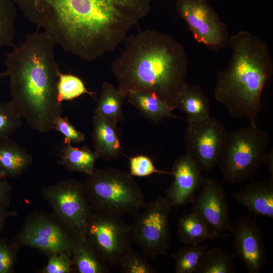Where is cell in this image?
<instances>
[{
  "label": "cell",
  "instance_id": "6da1fadb",
  "mask_svg": "<svg viewBox=\"0 0 273 273\" xmlns=\"http://www.w3.org/2000/svg\"><path fill=\"white\" fill-rule=\"evenodd\" d=\"M55 44L85 61L113 51L151 9L152 0H13Z\"/></svg>",
  "mask_w": 273,
  "mask_h": 273
},
{
  "label": "cell",
  "instance_id": "7a4b0ae2",
  "mask_svg": "<svg viewBox=\"0 0 273 273\" xmlns=\"http://www.w3.org/2000/svg\"><path fill=\"white\" fill-rule=\"evenodd\" d=\"M125 49L112 65L117 89L154 94L173 110L187 84L188 59L183 45L169 34L147 29L127 36Z\"/></svg>",
  "mask_w": 273,
  "mask_h": 273
},
{
  "label": "cell",
  "instance_id": "3957f363",
  "mask_svg": "<svg viewBox=\"0 0 273 273\" xmlns=\"http://www.w3.org/2000/svg\"><path fill=\"white\" fill-rule=\"evenodd\" d=\"M55 45L46 32L36 31L28 34L4 61L5 76L10 78L11 101L28 124L41 132L54 129L55 120L63 113L57 99L61 71Z\"/></svg>",
  "mask_w": 273,
  "mask_h": 273
},
{
  "label": "cell",
  "instance_id": "277c9868",
  "mask_svg": "<svg viewBox=\"0 0 273 273\" xmlns=\"http://www.w3.org/2000/svg\"><path fill=\"white\" fill-rule=\"evenodd\" d=\"M232 50L226 67L217 76L214 97L233 117L256 122L265 85L273 72L267 42L245 30L229 37Z\"/></svg>",
  "mask_w": 273,
  "mask_h": 273
},
{
  "label": "cell",
  "instance_id": "5b68a950",
  "mask_svg": "<svg viewBox=\"0 0 273 273\" xmlns=\"http://www.w3.org/2000/svg\"><path fill=\"white\" fill-rule=\"evenodd\" d=\"M83 186L94 211L121 217L134 215L146 204L143 192L133 176L114 167L96 169Z\"/></svg>",
  "mask_w": 273,
  "mask_h": 273
},
{
  "label": "cell",
  "instance_id": "8992f818",
  "mask_svg": "<svg viewBox=\"0 0 273 273\" xmlns=\"http://www.w3.org/2000/svg\"><path fill=\"white\" fill-rule=\"evenodd\" d=\"M269 140L267 131L256 122L228 132L218 163L225 181L237 184L252 179L264 162Z\"/></svg>",
  "mask_w": 273,
  "mask_h": 273
},
{
  "label": "cell",
  "instance_id": "52a82bcc",
  "mask_svg": "<svg viewBox=\"0 0 273 273\" xmlns=\"http://www.w3.org/2000/svg\"><path fill=\"white\" fill-rule=\"evenodd\" d=\"M13 241L20 247L33 248L48 256L62 253L71 258L76 238L53 213L35 211L27 216Z\"/></svg>",
  "mask_w": 273,
  "mask_h": 273
},
{
  "label": "cell",
  "instance_id": "ba28073f",
  "mask_svg": "<svg viewBox=\"0 0 273 273\" xmlns=\"http://www.w3.org/2000/svg\"><path fill=\"white\" fill-rule=\"evenodd\" d=\"M41 194L53 214L76 238L85 240V229L92 209L83 184L67 179L43 188Z\"/></svg>",
  "mask_w": 273,
  "mask_h": 273
},
{
  "label": "cell",
  "instance_id": "9c48e42d",
  "mask_svg": "<svg viewBox=\"0 0 273 273\" xmlns=\"http://www.w3.org/2000/svg\"><path fill=\"white\" fill-rule=\"evenodd\" d=\"M85 236L99 256L112 267L118 266L123 255L131 249L130 225L118 216L92 210Z\"/></svg>",
  "mask_w": 273,
  "mask_h": 273
},
{
  "label": "cell",
  "instance_id": "30bf717a",
  "mask_svg": "<svg viewBox=\"0 0 273 273\" xmlns=\"http://www.w3.org/2000/svg\"><path fill=\"white\" fill-rule=\"evenodd\" d=\"M171 206L165 197L159 196L145 204L144 210L134 216L130 224L132 241L148 257L166 254L170 233L169 215Z\"/></svg>",
  "mask_w": 273,
  "mask_h": 273
},
{
  "label": "cell",
  "instance_id": "8fae6325",
  "mask_svg": "<svg viewBox=\"0 0 273 273\" xmlns=\"http://www.w3.org/2000/svg\"><path fill=\"white\" fill-rule=\"evenodd\" d=\"M228 131L217 118L189 122L185 140L187 153L202 171H208L219 162Z\"/></svg>",
  "mask_w": 273,
  "mask_h": 273
},
{
  "label": "cell",
  "instance_id": "7c38bea8",
  "mask_svg": "<svg viewBox=\"0 0 273 273\" xmlns=\"http://www.w3.org/2000/svg\"><path fill=\"white\" fill-rule=\"evenodd\" d=\"M176 9L198 43L213 51L228 47L227 27L206 0H177Z\"/></svg>",
  "mask_w": 273,
  "mask_h": 273
},
{
  "label": "cell",
  "instance_id": "4fadbf2b",
  "mask_svg": "<svg viewBox=\"0 0 273 273\" xmlns=\"http://www.w3.org/2000/svg\"><path fill=\"white\" fill-rule=\"evenodd\" d=\"M192 212L200 216L215 235L230 230V208L224 188L214 178H204L197 198L192 202Z\"/></svg>",
  "mask_w": 273,
  "mask_h": 273
},
{
  "label": "cell",
  "instance_id": "5bb4252c",
  "mask_svg": "<svg viewBox=\"0 0 273 273\" xmlns=\"http://www.w3.org/2000/svg\"><path fill=\"white\" fill-rule=\"evenodd\" d=\"M233 237L234 256L246 265L249 273H259L267 261L260 226L255 218H240L230 230Z\"/></svg>",
  "mask_w": 273,
  "mask_h": 273
},
{
  "label": "cell",
  "instance_id": "9a60e30c",
  "mask_svg": "<svg viewBox=\"0 0 273 273\" xmlns=\"http://www.w3.org/2000/svg\"><path fill=\"white\" fill-rule=\"evenodd\" d=\"M202 172L187 153L177 158L172 168L174 179L165 192L171 207H178L193 202L204 179Z\"/></svg>",
  "mask_w": 273,
  "mask_h": 273
},
{
  "label": "cell",
  "instance_id": "2e32d148",
  "mask_svg": "<svg viewBox=\"0 0 273 273\" xmlns=\"http://www.w3.org/2000/svg\"><path fill=\"white\" fill-rule=\"evenodd\" d=\"M237 202L255 215L273 218V180H252L233 194Z\"/></svg>",
  "mask_w": 273,
  "mask_h": 273
},
{
  "label": "cell",
  "instance_id": "e0dca14e",
  "mask_svg": "<svg viewBox=\"0 0 273 273\" xmlns=\"http://www.w3.org/2000/svg\"><path fill=\"white\" fill-rule=\"evenodd\" d=\"M93 143L94 151L98 158L110 161L119 157L123 149L117 124L97 113L93 117Z\"/></svg>",
  "mask_w": 273,
  "mask_h": 273
},
{
  "label": "cell",
  "instance_id": "ac0fdd59",
  "mask_svg": "<svg viewBox=\"0 0 273 273\" xmlns=\"http://www.w3.org/2000/svg\"><path fill=\"white\" fill-rule=\"evenodd\" d=\"M32 157L10 137L0 139V177H18L32 163Z\"/></svg>",
  "mask_w": 273,
  "mask_h": 273
},
{
  "label": "cell",
  "instance_id": "d6986e66",
  "mask_svg": "<svg viewBox=\"0 0 273 273\" xmlns=\"http://www.w3.org/2000/svg\"><path fill=\"white\" fill-rule=\"evenodd\" d=\"M128 102L146 118L157 123L167 118H178L170 106L154 94L140 91H130L126 96Z\"/></svg>",
  "mask_w": 273,
  "mask_h": 273
},
{
  "label": "cell",
  "instance_id": "ffe728a7",
  "mask_svg": "<svg viewBox=\"0 0 273 273\" xmlns=\"http://www.w3.org/2000/svg\"><path fill=\"white\" fill-rule=\"evenodd\" d=\"M176 109L185 114L188 123L202 120L210 116L209 100L198 84H186L178 99Z\"/></svg>",
  "mask_w": 273,
  "mask_h": 273
},
{
  "label": "cell",
  "instance_id": "44dd1931",
  "mask_svg": "<svg viewBox=\"0 0 273 273\" xmlns=\"http://www.w3.org/2000/svg\"><path fill=\"white\" fill-rule=\"evenodd\" d=\"M177 234L180 242L187 245H199L208 240L228 236L227 234L212 233L203 220L192 212L179 218Z\"/></svg>",
  "mask_w": 273,
  "mask_h": 273
},
{
  "label": "cell",
  "instance_id": "7402d4cb",
  "mask_svg": "<svg viewBox=\"0 0 273 273\" xmlns=\"http://www.w3.org/2000/svg\"><path fill=\"white\" fill-rule=\"evenodd\" d=\"M73 271L77 273H106L108 265L99 256L87 239L76 238L71 256Z\"/></svg>",
  "mask_w": 273,
  "mask_h": 273
},
{
  "label": "cell",
  "instance_id": "603a6c76",
  "mask_svg": "<svg viewBox=\"0 0 273 273\" xmlns=\"http://www.w3.org/2000/svg\"><path fill=\"white\" fill-rule=\"evenodd\" d=\"M98 158L95 152L87 146L79 148L67 144L61 151L58 162L67 170L81 172L89 176L96 170L95 165Z\"/></svg>",
  "mask_w": 273,
  "mask_h": 273
},
{
  "label": "cell",
  "instance_id": "cb8c5ba5",
  "mask_svg": "<svg viewBox=\"0 0 273 273\" xmlns=\"http://www.w3.org/2000/svg\"><path fill=\"white\" fill-rule=\"evenodd\" d=\"M125 98L113 85L104 82L95 110L113 123H117L123 119L122 105Z\"/></svg>",
  "mask_w": 273,
  "mask_h": 273
},
{
  "label": "cell",
  "instance_id": "d4e9b609",
  "mask_svg": "<svg viewBox=\"0 0 273 273\" xmlns=\"http://www.w3.org/2000/svg\"><path fill=\"white\" fill-rule=\"evenodd\" d=\"M233 254L221 248L205 250L195 273H233L236 267Z\"/></svg>",
  "mask_w": 273,
  "mask_h": 273
},
{
  "label": "cell",
  "instance_id": "484cf974",
  "mask_svg": "<svg viewBox=\"0 0 273 273\" xmlns=\"http://www.w3.org/2000/svg\"><path fill=\"white\" fill-rule=\"evenodd\" d=\"M16 14L13 0H0V48L14 46Z\"/></svg>",
  "mask_w": 273,
  "mask_h": 273
},
{
  "label": "cell",
  "instance_id": "4316f807",
  "mask_svg": "<svg viewBox=\"0 0 273 273\" xmlns=\"http://www.w3.org/2000/svg\"><path fill=\"white\" fill-rule=\"evenodd\" d=\"M208 246L201 244L189 245L180 248L175 253L170 254L175 261V272L195 273L201 256Z\"/></svg>",
  "mask_w": 273,
  "mask_h": 273
},
{
  "label": "cell",
  "instance_id": "83f0119b",
  "mask_svg": "<svg viewBox=\"0 0 273 273\" xmlns=\"http://www.w3.org/2000/svg\"><path fill=\"white\" fill-rule=\"evenodd\" d=\"M57 90V99L60 103L63 101L72 100L84 94L92 97L96 94L86 88L83 82L79 77L61 72L58 76Z\"/></svg>",
  "mask_w": 273,
  "mask_h": 273
},
{
  "label": "cell",
  "instance_id": "f1b7e54d",
  "mask_svg": "<svg viewBox=\"0 0 273 273\" xmlns=\"http://www.w3.org/2000/svg\"><path fill=\"white\" fill-rule=\"evenodd\" d=\"M21 119L11 101H0V139L10 137L21 125Z\"/></svg>",
  "mask_w": 273,
  "mask_h": 273
},
{
  "label": "cell",
  "instance_id": "f546056e",
  "mask_svg": "<svg viewBox=\"0 0 273 273\" xmlns=\"http://www.w3.org/2000/svg\"><path fill=\"white\" fill-rule=\"evenodd\" d=\"M147 256L131 249L122 257L118 266L124 273H155L157 270L149 263Z\"/></svg>",
  "mask_w": 273,
  "mask_h": 273
},
{
  "label": "cell",
  "instance_id": "4dcf8cb0",
  "mask_svg": "<svg viewBox=\"0 0 273 273\" xmlns=\"http://www.w3.org/2000/svg\"><path fill=\"white\" fill-rule=\"evenodd\" d=\"M20 247L13 240L0 237V273H12Z\"/></svg>",
  "mask_w": 273,
  "mask_h": 273
},
{
  "label": "cell",
  "instance_id": "1f68e13d",
  "mask_svg": "<svg viewBox=\"0 0 273 273\" xmlns=\"http://www.w3.org/2000/svg\"><path fill=\"white\" fill-rule=\"evenodd\" d=\"M129 174L132 176L145 177L154 173L172 174V172L158 169L148 157L140 155L129 158Z\"/></svg>",
  "mask_w": 273,
  "mask_h": 273
},
{
  "label": "cell",
  "instance_id": "d6a6232c",
  "mask_svg": "<svg viewBox=\"0 0 273 273\" xmlns=\"http://www.w3.org/2000/svg\"><path fill=\"white\" fill-rule=\"evenodd\" d=\"M54 129L61 133L64 136L65 144L83 142L85 140V135L78 131L70 122L67 117H58L54 123Z\"/></svg>",
  "mask_w": 273,
  "mask_h": 273
},
{
  "label": "cell",
  "instance_id": "836d02e7",
  "mask_svg": "<svg viewBox=\"0 0 273 273\" xmlns=\"http://www.w3.org/2000/svg\"><path fill=\"white\" fill-rule=\"evenodd\" d=\"M46 265L39 273H71L73 272L71 258L62 253H53L48 255Z\"/></svg>",
  "mask_w": 273,
  "mask_h": 273
},
{
  "label": "cell",
  "instance_id": "e575fe53",
  "mask_svg": "<svg viewBox=\"0 0 273 273\" xmlns=\"http://www.w3.org/2000/svg\"><path fill=\"white\" fill-rule=\"evenodd\" d=\"M12 190L9 183L0 177V208L6 209L10 206Z\"/></svg>",
  "mask_w": 273,
  "mask_h": 273
},
{
  "label": "cell",
  "instance_id": "d590c367",
  "mask_svg": "<svg viewBox=\"0 0 273 273\" xmlns=\"http://www.w3.org/2000/svg\"><path fill=\"white\" fill-rule=\"evenodd\" d=\"M17 215L15 211H7L5 208H0V234L3 231L7 219Z\"/></svg>",
  "mask_w": 273,
  "mask_h": 273
},
{
  "label": "cell",
  "instance_id": "8d00e7d4",
  "mask_svg": "<svg viewBox=\"0 0 273 273\" xmlns=\"http://www.w3.org/2000/svg\"><path fill=\"white\" fill-rule=\"evenodd\" d=\"M264 163L267 166V170L270 174V179L273 180V152L272 149L266 154Z\"/></svg>",
  "mask_w": 273,
  "mask_h": 273
},
{
  "label": "cell",
  "instance_id": "74e56055",
  "mask_svg": "<svg viewBox=\"0 0 273 273\" xmlns=\"http://www.w3.org/2000/svg\"><path fill=\"white\" fill-rule=\"evenodd\" d=\"M5 76V73H0V77H3V76Z\"/></svg>",
  "mask_w": 273,
  "mask_h": 273
}]
</instances>
